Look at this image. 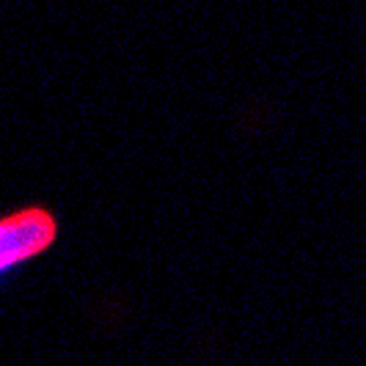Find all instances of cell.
<instances>
[{
	"label": "cell",
	"mask_w": 366,
	"mask_h": 366,
	"mask_svg": "<svg viewBox=\"0 0 366 366\" xmlns=\"http://www.w3.org/2000/svg\"><path fill=\"white\" fill-rule=\"evenodd\" d=\"M58 220L44 207H22L0 218V275L44 254L55 242Z\"/></svg>",
	"instance_id": "cell-1"
}]
</instances>
